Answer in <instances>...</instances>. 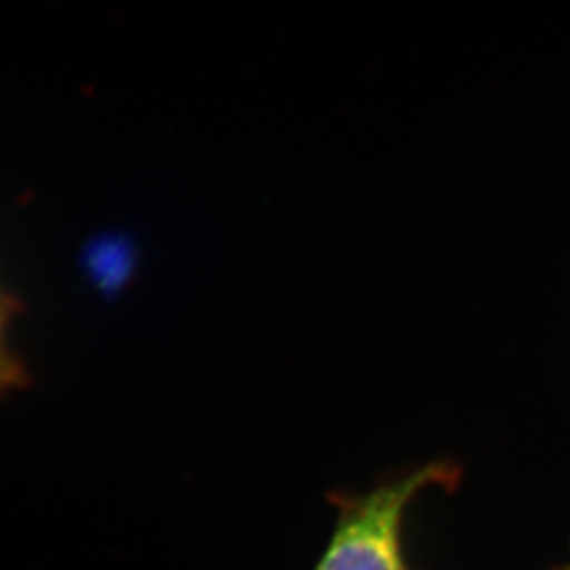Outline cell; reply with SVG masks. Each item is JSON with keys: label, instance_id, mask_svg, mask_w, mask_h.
Masks as SVG:
<instances>
[{"label": "cell", "instance_id": "6da1fadb", "mask_svg": "<svg viewBox=\"0 0 570 570\" xmlns=\"http://www.w3.org/2000/svg\"><path fill=\"white\" fill-rule=\"evenodd\" d=\"M461 469L428 461L365 491L330 494L335 527L313 570H417L409 561L404 527L409 509L430 489H453Z\"/></svg>", "mask_w": 570, "mask_h": 570}, {"label": "cell", "instance_id": "7a4b0ae2", "mask_svg": "<svg viewBox=\"0 0 570 570\" xmlns=\"http://www.w3.org/2000/svg\"><path fill=\"white\" fill-rule=\"evenodd\" d=\"M138 255L134 243L121 234L92 238L81 255V265L92 284L105 295L124 291L132 281Z\"/></svg>", "mask_w": 570, "mask_h": 570}, {"label": "cell", "instance_id": "3957f363", "mask_svg": "<svg viewBox=\"0 0 570 570\" xmlns=\"http://www.w3.org/2000/svg\"><path fill=\"white\" fill-rule=\"evenodd\" d=\"M557 570H570V558L568 561L564 562V564H561L560 568Z\"/></svg>", "mask_w": 570, "mask_h": 570}]
</instances>
